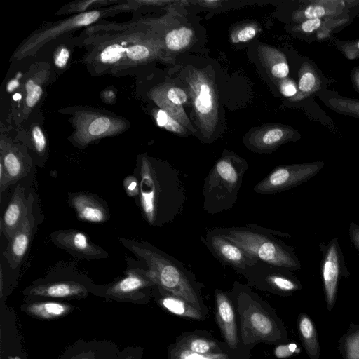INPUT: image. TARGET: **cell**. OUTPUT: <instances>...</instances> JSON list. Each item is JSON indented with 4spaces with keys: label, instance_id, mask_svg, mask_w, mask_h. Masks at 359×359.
Masks as SVG:
<instances>
[{
    "label": "cell",
    "instance_id": "30",
    "mask_svg": "<svg viewBox=\"0 0 359 359\" xmlns=\"http://www.w3.org/2000/svg\"><path fill=\"white\" fill-rule=\"evenodd\" d=\"M337 348L342 359H359V323L349 325Z\"/></svg>",
    "mask_w": 359,
    "mask_h": 359
},
{
    "label": "cell",
    "instance_id": "39",
    "mask_svg": "<svg viewBox=\"0 0 359 359\" xmlns=\"http://www.w3.org/2000/svg\"><path fill=\"white\" fill-rule=\"evenodd\" d=\"M330 18H313L301 22L299 29L304 33H313L320 29Z\"/></svg>",
    "mask_w": 359,
    "mask_h": 359
},
{
    "label": "cell",
    "instance_id": "48",
    "mask_svg": "<svg viewBox=\"0 0 359 359\" xmlns=\"http://www.w3.org/2000/svg\"><path fill=\"white\" fill-rule=\"evenodd\" d=\"M348 236L351 241L359 253V225L351 222L348 227Z\"/></svg>",
    "mask_w": 359,
    "mask_h": 359
},
{
    "label": "cell",
    "instance_id": "15",
    "mask_svg": "<svg viewBox=\"0 0 359 359\" xmlns=\"http://www.w3.org/2000/svg\"><path fill=\"white\" fill-rule=\"evenodd\" d=\"M32 161L18 147L8 143H1L0 158V194L26 177L30 172Z\"/></svg>",
    "mask_w": 359,
    "mask_h": 359
},
{
    "label": "cell",
    "instance_id": "37",
    "mask_svg": "<svg viewBox=\"0 0 359 359\" xmlns=\"http://www.w3.org/2000/svg\"><path fill=\"white\" fill-rule=\"evenodd\" d=\"M301 350L294 342L278 346L274 350V355L276 358L283 359L300 353Z\"/></svg>",
    "mask_w": 359,
    "mask_h": 359
},
{
    "label": "cell",
    "instance_id": "14",
    "mask_svg": "<svg viewBox=\"0 0 359 359\" xmlns=\"http://www.w3.org/2000/svg\"><path fill=\"white\" fill-rule=\"evenodd\" d=\"M237 297L245 304V311H247L245 320V324L256 337L263 339L269 337L270 339H285V332L282 331L276 325L274 320L264 313L259 306L258 302L244 287L236 286Z\"/></svg>",
    "mask_w": 359,
    "mask_h": 359
},
{
    "label": "cell",
    "instance_id": "20",
    "mask_svg": "<svg viewBox=\"0 0 359 359\" xmlns=\"http://www.w3.org/2000/svg\"><path fill=\"white\" fill-rule=\"evenodd\" d=\"M121 351L110 340L81 339L68 346L58 359H116Z\"/></svg>",
    "mask_w": 359,
    "mask_h": 359
},
{
    "label": "cell",
    "instance_id": "18",
    "mask_svg": "<svg viewBox=\"0 0 359 359\" xmlns=\"http://www.w3.org/2000/svg\"><path fill=\"white\" fill-rule=\"evenodd\" d=\"M132 33L114 36L110 39L102 41L95 50V60L101 67H118L124 62L130 65L133 46L137 39H132Z\"/></svg>",
    "mask_w": 359,
    "mask_h": 359
},
{
    "label": "cell",
    "instance_id": "43",
    "mask_svg": "<svg viewBox=\"0 0 359 359\" xmlns=\"http://www.w3.org/2000/svg\"><path fill=\"white\" fill-rule=\"evenodd\" d=\"M142 355L140 347L130 346L121 349L116 359H142Z\"/></svg>",
    "mask_w": 359,
    "mask_h": 359
},
{
    "label": "cell",
    "instance_id": "31",
    "mask_svg": "<svg viewBox=\"0 0 359 359\" xmlns=\"http://www.w3.org/2000/svg\"><path fill=\"white\" fill-rule=\"evenodd\" d=\"M323 102L334 111L359 118V100L339 95H323Z\"/></svg>",
    "mask_w": 359,
    "mask_h": 359
},
{
    "label": "cell",
    "instance_id": "52",
    "mask_svg": "<svg viewBox=\"0 0 359 359\" xmlns=\"http://www.w3.org/2000/svg\"><path fill=\"white\" fill-rule=\"evenodd\" d=\"M200 3L201 4H203L204 6L215 7L216 6H217V4L219 3H220V1H219L210 0V1H200Z\"/></svg>",
    "mask_w": 359,
    "mask_h": 359
},
{
    "label": "cell",
    "instance_id": "25",
    "mask_svg": "<svg viewBox=\"0 0 359 359\" xmlns=\"http://www.w3.org/2000/svg\"><path fill=\"white\" fill-rule=\"evenodd\" d=\"M215 302L217 322L222 332L229 344L235 348L238 344L237 330L233 306L229 297L222 291H215Z\"/></svg>",
    "mask_w": 359,
    "mask_h": 359
},
{
    "label": "cell",
    "instance_id": "7",
    "mask_svg": "<svg viewBox=\"0 0 359 359\" xmlns=\"http://www.w3.org/2000/svg\"><path fill=\"white\" fill-rule=\"evenodd\" d=\"M324 166L323 161L277 166L257 183L253 190L259 194H274L289 190L316 176Z\"/></svg>",
    "mask_w": 359,
    "mask_h": 359
},
{
    "label": "cell",
    "instance_id": "53",
    "mask_svg": "<svg viewBox=\"0 0 359 359\" xmlns=\"http://www.w3.org/2000/svg\"><path fill=\"white\" fill-rule=\"evenodd\" d=\"M27 353L25 352H24L22 354L16 355H13V356H8L4 359H27Z\"/></svg>",
    "mask_w": 359,
    "mask_h": 359
},
{
    "label": "cell",
    "instance_id": "28",
    "mask_svg": "<svg viewBox=\"0 0 359 359\" xmlns=\"http://www.w3.org/2000/svg\"><path fill=\"white\" fill-rule=\"evenodd\" d=\"M297 328L301 342L310 359H319L320 347L315 323L305 313L299 314Z\"/></svg>",
    "mask_w": 359,
    "mask_h": 359
},
{
    "label": "cell",
    "instance_id": "47",
    "mask_svg": "<svg viewBox=\"0 0 359 359\" xmlns=\"http://www.w3.org/2000/svg\"><path fill=\"white\" fill-rule=\"evenodd\" d=\"M289 65L287 60L278 62L271 67V73L278 79H285L289 74Z\"/></svg>",
    "mask_w": 359,
    "mask_h": 359
},
{
    "label": "cell",
    "instance_id": "38",
    "mask_svg": "<svg viewBox=\"0 0 359 359\" xmlns=\"http://www.w3.org/2000/svg\"><path fill=\"white\" fill-rule=\"evenodd\" d=\"M165 94L171 102L178 106H182L187 100V93L179 87H170L165 92Z\"/></svg>",
    "mask_w": 359,
    "mask_h": 359
},
{
    "label": "cell",
    "instance_id": "41",
    "mask_svg": "<svg viewBox=\"0 0 359 359\" xmlns=\"http://www.w3.org/2000/svg\"><path fill=\"white\" fill-rule=\"evenodd\" d=\"M123 188L128 196L137 197L140 194V182L133 174L128 175L123 182Z\"/></svg>",
    "mask_w": 359,
    "mask_h": 359
},
{
    "label": "cell",
    "instance_id": "42",
    "mask_svg": "<svg viewBox=\"0 0 359 359\" xmlns=\"http://www.w3.org/2000/svg\"><path fill=\"white\" fill-rule=\"evenodd\" d=\"M212 348L211 343L203 339H193L189 344V349L192 352L205 355L207 354Z\"/></svg>",
    "mask_w": 359,
    "mask_h": 359
},
{
    "label": "cell",
    "instance_id": "11",
    "mask_svg": "<svg viewBox=\"0 0 359 359\" xmlns=\"http://www.w3.org/2000/svg\"><path fill=\"white\" fill-rule=\"evenodd\" d=\"M201 240L219 262L235 271L245 269L259 261L221 233L217 227L201 236Z\"/></svg>",
    "mask_w": 359,
    "mask_h": 359
},
{
    "label": "cell",
    "instance_id": "27",
    "mask_svg": "<svg viewBox=\"0 0 359 359\" xmlns=\"http://www.w3.org/2000/svg\"><path fill=\"white\" fill-rule=\"evenodd\" d=\"M153 289L159 304L169 312L186 318L201 319L200 310L186 300L173 295L156 285Z\"/></svg>",
    "mask_w": 359,
    "mask_h": 359
},
{
    "label": "cell",
    "instance_id": "50",
    "mask_svg": "<svg viewBox=\"0 0 359 359\" xmlns=\"http://www.w3.org/2000/svg\"><path fill=\"white\" fill-rule=\"evenodd\" d=\"M351 77L355 88L359 91V67L353 69Z\"/></svg>",
    "mask_w": 359,
    "mask_h": 359
},
{
    "label": "cell",
    "instance_id": "35",
    "mask_svg": "<svg viewBox=\"0 0 359 359\" xmlns=\"http://www.w3.org/2000/svg\"><path fill=\"white\" fill-rule=\"evenodd\" d=\"M25 104L28 108L34 107L40 100L43 89L41 86L33 79H29L25 83Z\"/></svg>",
    "mask_w": 359,
    "mask_h": 359
},
{
    "label": "cell",
    "instance_id": "29",
    "mask_svg": "<svg viewBox=\"0 0 359 359\" xmlns=\"http://www.w3.org/2000/svg\"><path fill=\"white\" fill-rule=\"evenodd\" d=\"M322 86V80L319 74L312 65L303 63L299 70L298 91L291 98L292 101H300L319 91Z\"/></svg>",
    "mask_w": 359,
    "mask_h": 359
},
{
    "label": "cell",
    "instance_id": "1",
    "mask_svg": "<svg viewBox=\"0 0 359 359\" xmlns=\"http://www.w3.org/2000/svg\"><path fill=\"white\" fill-rule=\"evenodd\" d=\"M133 175L140 182L137 203L150 226L162 227L182 214L187 196L181 175L176 169L166 162L142 154Z\"/></svg>",
    "mask_w": 359,
    "mask_h": 359
},
{
    "label": "cell",
    "instance_id": "44",
    "mask_svg": "<svg viewBox=\"0 0 359 359\" xmlns=\"http://www.w3.org/2000/svg\"><path fill=\"white\" fill-rule=\"evenodd\" d=\"M257 34L256 29L252 26L245 27L239 30L233 38V43L246 42L253 39Z\"/></svg>",
    "mask_w": 359,
    "mask_h": 359
},
{
    "label": "cell",
    "instance_id": "3",
    "mask_svg": "<svg viewBox=\"0 0 359 359\" xmlns=\"http://www.w3.org/2000/svg\"><path fill=\"white\" fill-rule=\"evenodd\" d=\"M217 228L221 233L259 261L292 271L301 269V263L294 248L277 237L290 238L289 233L255 224Z\"/></svg>",
    "mask_w": 359,
    "mask_h": 359
},
{
    "label": "cell",
    "instance_id": "5",
    "mask_svg": "<svg viewBox=\"0 0 359 359\" xmlns=\"http://www.w3.org/2000/svg\"><path fill=\"white\" fill-rule=\"evenodd\" d=\"M155 285L147 269L135 267L127 269L124 276L112 283L95 284L92 294L109 301L144 304Z\"/></svg>",
    "mask_w": 359,
    "mask_h": 359
},
{
    "label": "cell",
    "instance_id": "24",
    "mask_svg": "<svg viewBox=\"0 0 359 359\" xmlns=\"http://www.w3.org/2000/svg\"><path fill=\"white\" fill-rule=\"evenodd\" d=\"M75 307L64 301L36 299L24 301L20 309L27 316L40 320H54L70 314Z\"/></svg>",
    "mask_w": 359,
    "mask_h": 359
},
{
    "label": "cell",
    "instance_id": "40",
    "mask_svg": "<svg viewBox=\"0 0 359 359\" xmlns=\"http://www.w3.org/2000/svg\"><path fill=\"white\" fill-rule=\"evenodd\" d=\"M340 49L348 60L359 58V40L342 42Z\"/></svg>",
    "mask_w": 359,
    "mask_h": 359
},
{
    "label": "cell",
    "instance_id": "34",
    "mask_svg": "<svg viewBox=\"0 0 359 359\" xmlns=\"http://www.w3.org/2000/svg\"><path fill=\"white\" fill-rule=\"evenodd\" d=\"M154 116L158 126L177 134L186 133L184 126L163 109L155 110Z\"/></svg>",
    "mask_w": 359,
    "mask_h": 359
},
{
    "label": "cell",
    "instance_id": "46",
    "mask_svg": "<svg viewBox=\"0 0 359 359\" xmlns=\"http://www.w3.org/2000/svg\"><path fill=\"white\" fill-rule=\"evenodd\" d=\"M69 58V50L64 46H61L55 51L54 55L55 65L60 69L64 68L67 65Z\"/></svg>",
    "mask_w": 359,
    "mask_h": 359
},
{
    "label": "cell",
    "instance_id": "21",
    "mask_svg": "<svg viewBox=\"0 0 359 359\" xmlns=\"http://www.w3.org/2000/svg\"><path fill=\"white\" fill-rule=\"evenodd\" d=\"M299 137V133L290 127L274 126L252 133L245 143L254 152L271 153L280 145Z\"/></svg>",
    "mask_w": 359,
    "mask_h": 359
},
{
    "label": "cell",
    "instance_id": "49",
    "mask_svg": "<svg viewBox=\"0 0 359 359\" xmlns=\"http://www.w3.org/2000/svg\"><path fill=\"white\" fill-rule=\"evenodd\" d=\"M180 359H210V358L205 357L202 354H198L189 350L188 352L182 353Z\"/></svg>",
    "mask_w": 359,
    "mask_h": 359
},
{
    "label": "cell",
    "instance_id": "33",
    "mask_svg": "<svg viewBox=\"0 0 359 359\" xmlns=\"http://www.w3.org/2000/svg\"><path fill=\"white\" fill-rule=\"evenodd\" d=\"M193 34L192 29L187 27L172 29L165 36L166 47L172 51L183 50L190 44Z\"/></svg>",
    "mask_w": 359,
    "mask_h": 359
},
{
    "label": "cell",
    "instance_id": "8",
    "mask_svg": "<svg viewBox=\"0 0 359 359\" xmlns=\"http://www.w3.org/2000/svg\"><path fill=\"white\" fill-rule=\"evenodd\" d=\"M236 271L244 276L250 283L276 294L291 295L302 288L292 271L262 261Z\"/></svg>",
    "mask_w": 359,
    "mask_h": 359
},
{
    "label": "cell",
    "instance_id": "45",
    "mask_svg": "<svg viewBox=\"0 0 359 359\" xmlns=\"http://www.w3.org/2000/svg\"><path fill=\"white\" fill-rule=\"evenodd\" d=\"M281 94L286 97H294L298 91L297 86L292 79H284L280 85Z\"/></svg>",
    "mask_w": 359,
    "mask_h": 359
},
{
    "label": "cell",
    "instance_id": "32",
    "mask_svg": "<svg viewBox=\"0 0 359 359\" xmlns=\"http://www.w3.org/2000/svg\"><path fill=\"white\" fill-rule=\"evenodd\" d=\"M153 100L161 109H163L172 118L177 121L186 128H191L190 122L182 106H178L171 102L166 97L163 89L156 90L152 95Z\"/></svg>",
    "mask_w": 359,
    "mask_h": 359
},
{
    "label": "cell",
    "instance_id": "22",
    "mask_svg": "<svg viewBox=\"0 0 359 359\" xmlns=\"http://www.w3.org/2000/svg\"><path fill=\"white\" fill-rule=\"evenodd\" d=\"M14 311L0 302V359L25 352Z\"/></svg>",
    "mask_w": 359,
    "mask_h": 359
},
{
    "label": "cell",
    "instance_id": "23",
    "mask_svg": "<svg viewBox=\"0 0 359 359\" xmlns=\"http://www.w3.org/2000/svg\"><path fill=\"white\" fill-rule=\"evenodd\" d=\"M33 198L32 194L26 198L25 188L20 184L17 185L0 222L1 232L8 241L26 217Z\"/></svg>",
    "mask_w": 359,
    "mask_h": 359
},
{
    "label": "cell",
    "instance_id": "12",
    "mask_svg": "<svg viewBox=\"0 0 359 359\" xmlns=\"http://www.w3.org/2000/svg\"><path fill=\"white\" fill-rule=\"evenodd\" d=\"M101 13L99 11H91L81 13L72 18L62 20L61 22L50 27L48 29L31 36L18 50L15 54L16 59H21L25 56L34 54L47 41L57 37L61 33L88 25L95 22Z\"/></svg>",
    "mask_w": 359,
    "mask_h": 359
},
{
    "label": "cell",
    "instance_id": "6",
    "mask_svg": "<svg viewBox=\"0 0 359 359\" xmlns=\"http://www.w3.org/2000/svg\"><path fill=\"white\" fill-rule=\"evenodd\" d=\"M95 283L84 278L48 276L22 290L24 301L83 299L93 293Z\"/></svg>",
    "mask_w": 359,
    "mask_h": 359
},
{
    "label": "cell",
    "instance_id": "51",
    "mask_svg": "<svg viewBox=\"0 0 359 359\" xmlns=\"http://www.w3.org/2000/svg\"><path fill=\"white\" fill-rule=\"evenodd\" d=\"M19 85H20L19 79H18V77H16V78L11 80L8 83L7 86H6V90L8 92L11 93L13 90H15L16 88H18Z\"/></svg>",
    "mask_w": 359,
    "mask_h": 359
},
{
    "label": "cell",
    "instance_id": "16",
    "mask_svg": "<svg viewBox=\"0 0 359 359\" xmlns=\"http://www.w3.org/2000/svg\"><path fill=\"white\" fill-rule=\"evenodd\" d=\"M50 238L57 248L81 259H99L109 256L105 250L79 230H57L50 233Z\"/></svg>",
    "mask_w": 359,
    "mask_h": 359
},
{
    "label": "cell",
    "instance_id": "13",
    "mask_svg": "<svg viewBox=\"0 0 359 359\" xmlns=\"http://www.w3.org/2000/svg\"><path fill=\"white\" fill-rule=\"evenodd\" d=\"M77 122L73 139L81 147L100 138L117 134L125 126L121 120L98 113L83 115Z\"/></svg>",
    "mask_w": 359,
    "mask_h": 359
},
{
    "label": "cell",
    "instance_id": "10",
    "mask_svg": "<svg viewBox=\"0 0 359 359\" xmlns=\"http://www.w3.org/2000/svg\"><path fill=\"white\" fill-rule=\"evenodd\" d=\"M188 82L194 110L203 136L209 139L217 120V103L214 89L208 77L201 72H194Z\"/></svg>",
    "mask_w": 359,
    "mask_h": 359
},
{
    "label": "cell",
    "instance_id": "36",
    "mask_svg": "<svg viewBox=\"0 0 359 359\" xmlns=\"http://www.w3.org/2000/svg\"><path fill=\"white\" fill-rule=\"evenodd\" d=\"M32 148L36 154L40 156H43L46 151V139L41 128L34 126L31 132Z\"/></svg>",
    "mask_w": 359,
    "mask_h": 359
},
{
    "label": "cell",
    "instance_id": "19",
    "mask_svg": "<svg viewBox=\"0 0 359 359\" xmlns=\"http://www.w3.org/2000/svg\"><path fill=\"white\" fill-rule=\"evenodd\" d=\"M68 203L81 221L101 224L110 218L106 202L95 194L82 191L69 193Z\"/></svg>",
    "mask_w": 359,
    "mask_h": 359
},
{
    "label": "cell",
    "instance_id": "2",
    "mask_svg": "<svg viewBox=\"0 0 359 359\" xmlns=\"http://www.w3.org/2000/svg\"><path fill=\"white\" fill-rule=\"evenodd\" d=\"M119 241L146 263L156 285L200 310L199 285L182 262L145 241L121 238Z\"/></svg>",
    "mask_w": 359,
    "mask_h": 359
},
{
    "label": "cell",
    "instance_id": "9",
    "mask_svg": "<svg viewBox=\"0 0 359 359\" xmlns=\"http://www.w3.org/2000/svg\"><path fill=\"white\" fill-rule=\"evenodd\" d=\"M319 248L322 253L320 273L326 307L331 311L336 304L339 280L348 278L350 273L337 238L327 244L320 243Z\"/></svg>",
    "mask_w": 359,
    "mask_h": 359
},
{
    "label": "cell",
    "instance_id": "17",
    "mask_svg": "<svg viewBox=\"0 0 359 359\" xmlns=\"http://www.w3.org/2000/svg\"><path fill=\"white\" fill-rule=\"evenodd\" d=\"M33 198L28 212L12 238L8 241L3 252L9 266L15 269L27 255L36 229V219L34 214Z\"/></svg>",
    "mask_w": 359,
    "mask_h": 359
},
{
    "label": "cell",
    "instance_id": "4",
    "mask_svg": "<svg viewBox=\"0 0 359 359\" xmlns=\"http://www.w3.org/2000/svg\"><path fill=\"white\" fill-rule=\"evenodd\" d=\"M248 168L245 159L232 152L223 153L204 180L203 206L207 213L219 214L235 205Z\"/></svg>",
    "mask_w": 359,
    "mask_h": 359
},
{
    "label": "cell",
    "instance_id": "26",
    "mask_svg": "<svg viewBox=\"0 0 359 359\" xmlns=\"http://www.w3.org/2000/svg\"><path fill=\"white\" fill-rule=\"evenodd\" d=\"M347 3L335 0L312 1L297 11L294 18L299 22L313 18H332L342 13Z\"/></svg>",
    "mask_w": 359,
    "mask_h": 359
}]
</instances>
